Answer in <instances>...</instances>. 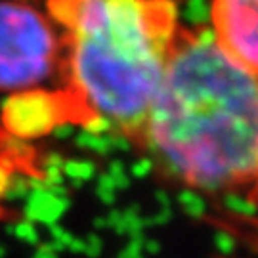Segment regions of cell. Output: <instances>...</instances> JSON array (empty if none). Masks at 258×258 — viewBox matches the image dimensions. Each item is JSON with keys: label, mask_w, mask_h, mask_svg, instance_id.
Returning a JSON list of instances; mask_svg holds the SVG:
<instances>
[{"label": "cell", "mask_w": 258, "mask_h": 258, "mask_svg": "<svg viewBox=\"0 0 258 258\" xmlns=\"http://www.w3.org/2000/svg\"><path fill=\"white\" fill-rule=\"evenodd\" d=\"M138 148L174 184L258 205V79L211 29H182Z\"/></svg>", "instance_id": "1"}, {"label": "cell", "mask_w": 258, "mask_h": 258, "mask_svg": "<svg viewBox=\"0 0 258 258\" xmlns=\"http://www.w3.org/2000/svg\"><path fill=\"white\" fill-rule=\"evenodd\" d=\"M61 69V38L33 0H0V92L44 90Z\"/></svg>", "instance_id": "3"}, {"label": "cell", "mask_w": 258, "mask_h": 258, "mask_svg": "<svg viewBox=\"0 0 258 258\" xmlns=\"http://www.w3.org/2000/svg\"><path fill=\"white\" fill-rule=\"evenodd\" d=\"M211 21L224 54L258 79V0H212Z\"/></svg>", "instance_id": "4"}, {"label": "cell", "mask_w": 258, "mask_h": 258, "mask_svg": "<svg viewBox=\"0 0 258 258\" xmlns=\"http://www.w3.org/2000/svg\"><path fill=\"white\" fill-rule=\"evenodd\" d=\"M61 38L52 126L109 130L138 146L182 33L176 0H33Z\"/></svg>", "instance_id": "2"}]
</instances>
